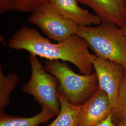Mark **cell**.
Listing matches in <instances>:
<instances>
[{
    "label": "cell",
    "instance_id": "8",
    "mask_svg": "<svg viewBox=\"0 0 126 126\" xmlns=\"http://www.w3.org/2000/svg\"><path fill=\"white\" fill-rule=\"evenodd\" d=\"M92 9L101 22L122 28L126 24L125 0H77Z\"/></svg>",
    "mask_w": 126,
    "mask_h": 126
},
{
    "label": "cell",
    "instance_id": "15",
    "mask_svg": "<svg viewBox=\"0 0 126 126\" xmlns=\"http://www.w3.org/2000/svg\"><path fill=\"white\" fill-rule=\"evenodd\" d=\"M13 10H17L16 0H0V13L1 14Z\"/></svg>",
    "mask_w": 126,
    "mask_h": 126
},
{
    "label": "cell",
    "instance_id": "6",
    "mask_svg": "<svg viewBox=\"0 0 126 126\" xmlns=\"http://www.w3.org/2000/svg\"><path fill=\"white\" fill-rule=\"evenodd\" d=\"M94 68L97 76L99 89L107 94L113 108L126 69L118 63L97 57L94 62Z\"/></svg>",
    "mask_w": 126,
    "mask_h": 126
},
{
    "label": "cell",
    "instance_id": "3",
    "mask_svg": "<svg viewBox=\"0 0 126 126\" xmlns=\"http://www.w3.org/2000/svg\"><path fill=\"white\" fill-rule=\"evenodd\" d=\"M45 68L57 78L59 82L58 90L74 105L83 104L99 89L95 72L89 75H79L60 60H47Z\"/></svg>",
    "mask_w": 126,
    "mask_h": 126
},
{
    "label": "cell",
    "instance_id": "7",
    "mask_svg": "<svg viewBox=\"0 0 126 126\" xmlns=\"http://www.w3.org/2000/svg\"><path fill=\"white\" fill-rule=\"evenodd\" d=\"M113 107L107 94L99 89L81 105L76 126H95L106 120Z\"/></svg>",
    "mask_w": 126,
    "mask_h": 126
},
{
    "label": "cell",
    "instance_id": "9",
    "mask_svg": "<svg viewBox=\"0 0 126 126\" xmlns=\"http://www.w3.org/2000/svg\"><path fill=\"white\" fill-rule=\"evenodd\" d=\"M50 2L63 16L79 27L96 25L102 22L96 15L81 8L77 0H50Z\"/></svg>",
    "mask_w": 126,
    "mask_h": 126
},
{
    "label": "cell",
    "instance_id": "13",
    "mask_svg": "<svg viewBox=\"0 0 126 126\" xmlns=\"http://www.w3.org/2000/svg\"><path fill=\"white\" fill-rule=\"evenodd\" d=\"M112 116L116 125L126 118V69L116 103L113 108Z\"/></svg>",
    "mask_w": 126,
    "mask_h": 126
},
{
    "label": "cell",
    "instance_id": "5",
    "mask_svg": "<svg viewBox=\"0 0 126 126\" xmlns=\"http://www.w3.org/2000/svg\"><path fill=\"white\" fill-rule=\"evenodd\" d=\"M29 21L40 28L49 38L58 42L76 35L79 27L59 13L50 1L34 9Z\"/></svg>",
    "mask_w": 126,
    "mask_h": 126
},
{
    "label": "cell",
    "instance_id": "17",
    "mask_svg": "<svg viewBox=\"0 0 126 126\" xmlns=\"http://www.w3.org/2000/svg\"><path fill=\"white\" fill-rule=\"evenodd\" d=\"M116 126H126V118L119 122Z\"/></svg>",
    "mask_w": 126,
    "mask_h": 126
},
{
    "label": "cell",
    "instance_id": "10",
    "mask_svg": "<svg viewBox=\"0 0 126 126\" xmlns=\"http://www.w3.org/2000/svg\"><path fill=\"white\" fill-rule=\"evenodd\" d=\"M55 116L47 108L42 107L40 112L28 118L18 117L0 113V126H39Z\"/></svg>",
    "mask_w": 126,
    "mask_h": 126
},
{
    "label": "cell",
    "instance_id": "1",
    "mask_svg": "<svg viewBox=\"0 0 126 126\" xmlns=\"http://www.w3.org/2000/svg\"><path fill=\"white\" fill-rule=\"evenodd\" d=\"M8 46L14 50H25L47 60L69 62L83 75L94 72L96 56L90 52L86 41L77 34L58 43H52L35 29L23 26L9 39Z\"/></svg>",
    "mask_w": 126,
    "mask_h": 126
},
{
    "label": "cell",
    "instance_id": "4",
    "mask_svg": "<svg viewBox=\"0 0 126 126\" xmlns=\"http://www.w3.org/2000/svg\"><path fill=\"white\" fill-rule=\"evenodd\" d=\"M29 61L32 70L31 76L23 86L22 90L32 95L42 108H47L57 116L60 110L58 79L47 72L36 56L30 54Z\"/></svg>",
    "mask_w": 126,
    "mask_h": 126
},
{
    "label": "cell",
    "instance_id": "16",
    "mask_svg": "<svg viewBox=\"0 0 126 126\" xmlns=\"http://www.w3.org/2000/svg\"><path fill=\"white\" fill-rule=\"evenodd\" d=\"M95 126H116V124L113 122L112 114L101 123Z\"/></svg>",
    "mask_w": 126,
    "mask_h": 126
},
{
    "label": "cell",
    "instance_id": "12",
    "mask_svg": "<svg viewBox=\"0 0 126 126\" xmlns=\"http://www.w3.org/2000/svg\"><path fill=\"white\" fill-rule=\"evenodd\" d=\"M18 83L17 75L9 73L4 75L0 68V113H4L5 108L10 102V95Z\"/></svg>",
    "mask_w": 126,
    "mask_h": 126
},
{
    "label": "cell",
    "instance_id": "11",
    "mask_svg": "<svg viewBox=\"0 0 126 126\" xmlns=\"http://www.w3.org/2000/svg\"><path fill=\"white\" fill-rule=\"evenodd\" d=\"M58 98L60 104V112L54 121L46 126H76L82 105L77 106L70 103L59 90Z\"/></svg>",
    "mask_w": 126,
    "mask_h": 126
},
{
    "label": "cell",
    "instance_id": "18",
    "mask_svg": "<svg viewBox=\"0 0 126 126\" xmlns=\"http://www.w3.org/2000/svg\"><path fill=\"white\" fill-rule=\"evenodd\" d=\"M122 30H123V32H124V34H125V36H126V24H125L123 27L122 28Z\"/></svg>",
    "mask_w": 126,
    "mask_h": 126
},
{
    "label": "cell",
    "instance_id": "19",
    "mask_svg": "<svg viewBox=\"0 0 126 126\" xmlns=\"http://www.w3.org/2000/svg\"><path fill=\"white\" fill-rule=\"evenodd\" d=\"M125 8H126V0H125Z\"/></svg>",
    "mask_w": 126,
    "mask_h": 126
},
{
    "label": "cell",
    "instance_id": "14",
    "mask_svg": "<svg viewBox=\"0 0 126 126\" xmlns=\"http://www.w3.org/2000/svg\"><path fill=\"white\" fill-rule=\"evenodd\" d=\"M50 0H16L17 11L23 12H32L41 5L44 4Z\"/></svg>",
    "mask_w": 126,
    "mask_h": 126
},
{
    "label": "cell",
    "instance_id": "2",
    "mask_svg": "<svg viewBox=\"0 0 126 126\" xmlns=\"http://www.w3.org/2000/svg\"><path fill=\"white\" fill-rule=\"evenodd\" d=\"M77 35L86 41L97 57L118 63L126 69V37L122 28L102 22L79 27Z\"/></svg>",
    "mask_w": 126,
    "mask_h": 126
}]
</instances>
